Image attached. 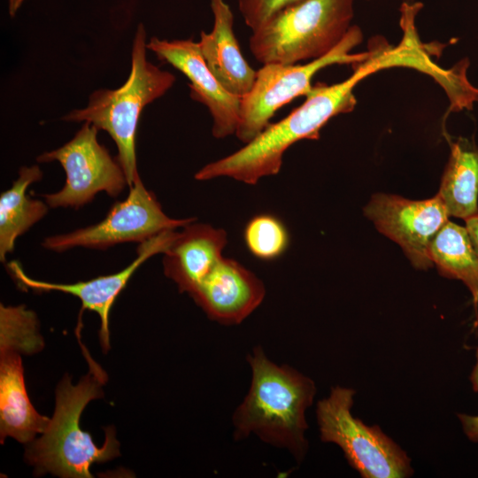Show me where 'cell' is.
<instances>
[{
  "label": "cell",
  "instance_id": "8992f818",
  "mask_svg": "<svg viewBox=\"0 0 478 478\" xmlns=\"http://www.w3.org/2000/svg\"><path fill=\"white\" fill-rule=\"evenodd\" d=\"M355 390L336 386L317 404L320 439L343 451L350 466L363 478H405L413 474L405 451L379 426H367L351 414Z\"/></svg>",
  "mask_w": 478,
  "mask_h": 478
},
{
  "label": "cell",
  "instance_id": "d4e9b609",
  "mask_svg": "<svg viewBox=\"0 0 478 478\" xmlns=\"http://www.w3.org/2000/svg\"><path fill=\"white\" fill-rule=\"evenodd\" d=\"M26 0H8L9 15L13 18Z\"/></svg>",
  "mask_w": 478,
  "mask_h": 478
},
{
  "label": "cell",
  "instance_id": "603a6c76",
  "mask_svg": "<svg viewBox=\"0 0 478 478\" xmlns=\"http://www.w3.org/2000/svg\"><path fill=\"white\" fill-rule=\"evenodd\" d=\"M470 382L474 391L478 392V348L475 355V364L470 374ZM463 431L466 437L474 443H478V415L458 414Z\"/></svg>",
  "mask_w": 478,
  "mask_h": 478
},
{
  "label": "cell",
  "instance_id": "44dd1931",
  "mask_svg": "<svg viewBox=\"0 0 478 478\" xmlns=\"http://www.w3.org/2000/svg\"><path fill=\"white\" fill-rule=\"evenodd\" d=\"M243 238L250 252L261 260H273L281 256L289 247V232L277 217L258 214L246 224Z\"/></svg>",
  "mask_w": 478,
  "mask_h": 478
},
{
  "label": "cell",
  "instance_id": "9a60e30c",
  "mask_svg": "<svg viewBox=\"0 0 478 478\" xmlns=\"http://www.w3.org/2000/svg\"><path fill=\"white\" fill-rule=\"evenodd\" d=\"M213 27L200 32L201 54L212 74L230 93L240 97L251 89L257 76L246 61L234 31V13L226 0H210Z\"/></svg>",
  "mask_w": 478,
  "mask_h": 478
},
{
  "label": "cell",
  "instance_id": "9c48e42d",
  "mask_svg": "<svg viewBox=\"0 0 478 478\" xmlns=\"http://www.w3.org/2000/svg\"><path fill=\"white\" fill-rule=\"evenodd\" d=\"M195 220L167 216L155 195L140 179L129 188L127 198L116 202L100 222L46 237L42 245L55 252L78 247L105 250L123 243H142L164 231L176 230Z\"/></svg>",
  "mask_w": 478,
  "mask_h": 478
},
{
  "label": "cell",
  "instance_id": "ffe728a7",
  "mask_svg": "<svg viewBox=\"0 0 478 478\" xmlns=\"http://www.w3.org/2000/svg\"><path fill=\"white\" fill-rule=\"evenodd\" d=\"M1 352L34 353L40 351L42 339L38 320L34 312L24 305H0Z\"/></svg>",
  "mask_w": 478,
  "mask_h": 478
},
{
  "label": "cell",
  "instance_id": "e0dca14e",
  "mask_svg": "<svg viewBox=\"0 0 478 478\" xmlns=\"http://www.w3.org/2000/svg\"><path fill=\"white\" fill-rule=\"evenodd\" d=\"M42 172L36 166H22L11 188L0 195V260L4 262L15 242L48 212L44 201L27 195L30 185L41 181Z\"/></svg>",
  "mask_w": 478,
  "mask_h": 478
},
{
  "label": "cell",
  "instance_id": "7402d4cb",
  "mask_svg": "<svg viewBox=\"0 0 478 478\" xmlns=\"http://www.w3.org/2000/svg\"><path fill=\"white\" fill-rule=\"evenodd\" d=\"M303 1L237 0V5L246 26L255 31L281 11Z\"/></svg>",
  "mask_w": 478,
  "mask_h": 478
},
{
  "label": "cell",
  "instance_id": "ac0fdd59",
  "mask_svg": "<svg viewBox=\"0 0 478 478\" xmlns=\"http://www.w3.org/2000/svg\"><path fill=\"white\" fill-rule=\"evenodd\" d=\"M449 216L466 220L478 214V147L466 139L451 143L439 193Z\"/></svg>",
  "mask_w": 478,
  "mask_h": 478
},
{
  "label": "cell",
  "instance_id": "ba28073f",
  "mask_svg": "<svg viewBox=\"0 0 478 478\" xmlns=\"http://www.w3.org/2000/svg\"><path fill=\"white\" fill-rule=\"evenodd\" d=\"M98 131L92 124L83 122L70 141L37 157L39 163L58 162L66 173L64 187L43 196L50 207L78 209L99 192L117 197L128 186L118 158L98 142Z\"/></svg>",
  "mask_w": 478,
  "mask_h": 478
},
{
  "label": "cell",
  "instance_id": "52a82bcc",
  "mask_svg": "<svg viewBox=\"0 0 478 478\" xmlns=\"http://www.w3.org/2000/svg\"><path fill=\"white\" fill-rule=\"evenodd\" d=\"M362 39L361 29L352 25L338 45L324 57L303 65H263L257 71L251 89L242 97L236 137L244 143L253 140L281 107L311 90L312 79L320 69L334 64L356 65L366 60L372 50L351 53Z\"/></svg>",
  "mask_w": 478,
  "mask_h": 478
},
{
  "label": "cell",
  "instance_id": "8fae6325",
  "mask_svg": "<svg viewBox=\"0 0 478 478\" xmlns=\"http://www.w3.org/2000/svg\"><path fill=\"white\" fill-rule=\"evenodd\" d=\"M149 50L182 73L189 81L190 96L204 104L212 117V135L217 139L235 135L242 97L227 91L208 68L198 42L191 39L151 37Z\"/></svg>",
  "mask_w": 478,
  "mask_h": 478
},
{
  "label": "cell",
  "instance_id": "6da1fadb",
  "mask_svg": "<svg viewBox=\"0 0 478 478\" xmlns=\"http://www.w3.org/2000/svg\"><path fill=\"white\" fill-rule=\"evenodd\" d=\"M247 361L251 382L232 417L234 438L253 434L303 461L308 450L305 411L313 402L314 382L289 366L274 363L261 346L253 349Z\"/></svg>",
  "mask_w": 478,
  "mask_h": 478
},
{
  "label": "cell",
  "instance_id": "7c38bea8",
  "mask_svg": "<svg viewBox=\"0 0 478 478\" xmlns=\"http://www.w3.org/2000/svg\"><path fill=\"white\" fill-rule=\"evenodd\" d=\"M175 230L164 231L137 247V256L127 267L115 274L75 283H55L33 279L25 274L20 265L16 262L8 264L10 274L19 284L37 291H59L71 294L81 302L84 310L96 312L101 326L99 336L104 350L110 348L109 315L115 299L126 287L134 273L147 259L158 253H165L178 235Z\"/></svg>",
  "mask_w": 478,
  "mask_h": 478
},
{
  "label": "cell",
  "instance_id": "30bf717a",
  "mask_svg": "<svg viewBox=\"0 0 478 478\" xmlns=\"http://www.w3.org/2000/svg\"><path fill=\"white\" fill-rule=\"evenodd\" d=\"M364 212L381 233L402 247L416 268L428 269L433 266L429 255L430 245L449 217L438 196L415 201L398 196L376 194Z\"/></svg>",
  "mask_w": 478,
  "mask_h": 478
},
{
  "label": "cell",
  "instance_id": "3957f363",
  "mask_svg": "<svg viewBox=\"0 0 478 478\" xmlns=\"http://www.w3.org/2000/svg\"><path fill=\"white\" fill-rule=\"evenodd\" d=\"M90 371L73 385L65 376L56 391L53 417L42 436L29 443L26 459L35 467L38 475L50 473L67 478L92 477L90 466L112 459L120 453L119 442L112 427L105 428V440L97 447L89 433L81 428L80 420L85 406L93 399L101 397V386L106 374L93 362L82 346Z\"/></svg>",
  "mask_w": 478,
  "mask_h": 478
},
{
  "label": "cell",
  "instance_id": "4fadbf2b",
  "mask_svg": "<svg viewBox=\"0 0 478 478\" xmlns=\"http://www.w3.org/2000/svg\"><path fill=\"white\" fill-rule=\"evenodd\" d=\"M265 295L264 283L253 273L226 258L190 294L211 320L224 325L241 323Z\"/></svg>",
  "mask_w": 478,
  "mask_h": 478
},
{
  "label": "cell",
  "instance_id": "7a4b0ae2",
  "mask_svg": "<svg viewBox=\"0 0 478 478\" xmlns=\"http://www.w3.org/2000/svg\"><path fill=\"white\" fill-rule=\"evenodd\" d=\"M360 81L358 74L352 73L341 82L312 86L300 106L280 121L269 124L240 150L203 166L195 179L229 177L254 185L263 177L277 174L283 155L292 144L304 139H319L320 130L331 118L354 109L357 100L353 89Z\"/></svg>",
  "mask_w": 478,
  "mask_h": 478
},
{
  "label": "cell",
  "instance_id": "277c9868",
  "mask_svg": "<svg viewBox=\"0 0 478 478\" xmlns=\"http://www.w3.org/2000/svg\"><path fill=\"white\" fill-rule=\"evenodd\" d=\"M146 37L145 27L140 23L132 44L131 70L122 86L93 91L87 106L72 110L62 118L68 122H89L109 134L117 146V158L129 188L141 179L135 152L141 113L145 106L163 96L176 80L172 73L148 60Z\"/></svg>",
  "mask_w": 478,
  "mask_h": 478
},
{
  "label": "cell",
  "instance_id": "5b68a950",
  "mask_svg": "<svg viewBox=\"0 0 478 478\" xmlns=\"http://www.w3.org/2000/svg\"><path fill=\"white\" fill-rule=\"evenodd\" d=\"M353 15L354 0H305L252 31L249 48L263 65L314 60L338 45Z\"/></svg>",
  "mask_w": 478,
  "mask_h": 478
},
{
  "label": "cell",
  "instance_id": "2e32d148",
  "mask_svg": "<svg viewBox=\"0 0 478 478\" xmlns=\"http://www.w3.org/2000/svg\"><path fill=\"white\" fill-rule=\"evenodd\" d=\"M50 419L41 415L28 397L19 353L2 351L0 363V435L1 443L11 436L29 443L36 434L43 433Z\"/></svg>",
  "mask_w": 478,
  "mask_h": 478
},
{
  "label": "cell",
  "instance_id": "d6986e66",
  "mask_svg": "<svg viewBox=\"0 0 478 478\" xmlns=\"http://www.w3.org/2000/svg\"><path fill=\"white\" fill-rule=\"evenodd\" d=\"M430 258L445 277L462 281L471 292L478 324V256L466 227L447 221L434 237Z\"/></svg>",
  "mask_w": 478,
  "mask_h": 478
},
{
  "label": "cell",
  "instance_id": "cb8c5ba5",
  "mask_svg": "<svg viewBox=\"0 0 478 478\" xmlns=\"http://www.w3.org/2000/svg\"><path fill=\"white\" fill-rule=\"evenodd\" d=\"M466 228L474 250L478 256V214L466 220Z\"/></svg>",
  "mask_w": 478,
  "mask_h": 478
},
{
  "label": "cell",
  "instance_id": "5bb4252c",
  "mask_svg": "<svg viewBox=\"0 0 478 478\" xmlns=\"http://www.w3.org/2000/svg\"><path fill=\"white\" fill-rule=\"evenodd\" d=\"M227 233L208 224L191 222L164 253L163 266L181 292L189 295L223 258Z\"/></svg>",
  "mask_w": 478,
  "mask_h": 478
}]
</instances>
